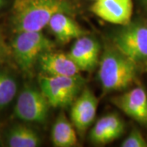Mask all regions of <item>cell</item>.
<instances>
[{
  "label": "cell",
  "mask_w": 147,
  "mask_h": 147,
  "mask_svg": "<svg viewBox=\"0 0 147 147\" xmlns=\"http://www.w3.org/2000/svg\"><path fill=\"white\" fill-rule=\"evenodd\" d=\"M73 7L68 0H23L14 3L12 25L17 33L42 31L58 12L71 14Z\"/></svg>",
  "instance_id": "cell-1"
},
{
  "label": "cell",
  "mask_w": 147,
  "mask_h": 147,
  "mask_svg": "<svg viewBox=\"0 0 147 147\" xmlns=\"http://www.w3.org/2000/svg\"><path fill=\"white\" fill-rule=\"evenodd\" d=\"M137 63L119 52L115 47L105 51L98 72L105 92L125 89L136 79Z\"/></svg>",
  "instance_id": "cell-2"
},
{
  "label": "cell",
  "mask_w": 147,
  "mask_h": 147,
  "mask_svg": "<svg viewBox=\"0 0 147 147\" xmlns=\"http://www.w3.org/2000/svg\"><path fill=\"white\" fill-rule=\"evenodd\" d=\"M54 43L42 31L17 33L11 44L14 58L24 72H30L42 53L53 50Z\"/></svg>",
  "instance_id": "cell-3"
},
{
  "label": "cell",
  "mask_w": 147,
  "mask_h": 147,
  "mask_svg": "<svg viewBox=\"0 0 147 147\" xmlns=\"http://www.w3.org/2000/svg\"><path fill=\"white\" fill-rule=\"evenodd\" d=\"M39 89L46 96L51 106L67 107L72 105L82 92L84 79L80 74L74 76L41 75L38 79Z\"/></svg>",
  "instance_id": "cell-4"
},
{
  "label": "cell",
  "mask_w": 147,
  "mask_h": 147,
  "mask_svg": "<svg viewBox=\"0 0 147 147\" xmlns=\"http://www.w3.org/2000/svg\"><path fill=\"white\" fill-rule=\"evenodd\" d=\"M115 47L136 63L147 61V26L138 23L123 26L114 37Z\"/></svg>",
  "instance_id": "cell-5"
},
{
  "label": "cell",
  "mask_w": 147,
  "mask_h": 147,
  "mask_svg": "<svg viewBox=\"0 0 147 147\" xmlns=\"http://www.w3.org/2000/svg\"><path fill=\"white\" fill-rule=\"evenodd\" d=\"M49 104L40 89L26 87L19 95L14 112L21 120L34 123H43L47 119Z\"/></svg>",
  "instance_id": "cell-6"
},
{
  "label": "cell",
  "mask_w": 147,
  "mask_h": 147,
  "mask_svg": "<svg viewBox=\"0 0 147 147\" xmlns=\"http://www.w3.org/2000/svg\"><path fill=\"white\" fill-rule=\"evenodd\" d=\"M70 119L76 130L84 132L93 123L98 107V99L93 92L86 88L72 103Z\"/></svg>",
  "instance_id": "cell-7"
},
{
  "label": "cell",
  "mask_w": 147,
  "mask_h": 147,
  "mask_svg": "<svg viewBox=\"0 0 147 147\" xmlns=\"http://www.w3.org/2000/svg\"><path fill=\"white\" fill-rule=\"evenodd\" d=\"M91 11L103 21L126 26L131 21L133 3L132 0H96Z\"/></svg>",
  "instance_id": "cell-8"
},
{
  "label": "cell",
  "mask_w": 147,
  "mask_h": 147,
  "mask_svg": "<svg viewBox=\"0 0 147 147\" xmlns=\"http://www.w3.org/2000/svg\"><path fill=\"white\" fill-rule=\"evenodd\" d=\"M112 102L124 114L142 125H147V92L137 87L115 96Z\"/></svg>",
  "instance_id": "cell-9"
},
{
  "label": "cell",
  "mask_w": 147,
  "mask_h": 147,
  "mask_svg": "<svg viewBox=\"0 0 147 147\" xmlns=\"http://www.w3.org/2000/svg\"><path fill=\"white\" fill-rule=\"evenodd\" d=\"M100 51V46L97 40L84 35L76 39L68 55L80 71H91L98 63Z\"/></svg>",
  "instance_id": "cell-10"
},
{
  "label": "cell",
  "mask_w": 147,
  "mask_h": 147,
  "mask_svg": "<svg viewBox=\"0 0 147 147\" xmlns=\"http://www.w3.org/2000/svg\"><path fill=\"white\" fill-rule=\"evenodd\" d=\"M42 71L50 76H74L80 74V69L68 54L53 50L42 53L38 59Z\"/></svg>",
  "instance_id": "cell-11"
},
{
  "label": "cell",
  "mask_w": 147,
  "mask_h": 147,
  "mask_svg": "<svg viewBox=\"0 0 147 147\" xmlns=\"http://www.w3.org/2000/svg\"><path fill=\"white\" fill-rule=\"evenodd\" d=\"M47 27L56 39L61 43H67L86 34L84 29L65 12L55 14L48 22Z\"/></svg>",
  "instance_id": "cell-12"
},
{
  "label": "cell",
  "mask_w": 147,
  "mask_h": 147,
  "mask_svg": "<svg viewBox=\"0 0 147 147\" xmlns=\"http://www.w3.org/2000/svg\"><path fill=\"white\" fill-rule=\"evenodd\" d=\"M75 127L65 114L61 113L53 124L52 141L54 146L72 147L77 146L78 140Z\"/></svg>",
  "instance_id": "cell-13"
},
{
  "label": "cell",
  "mask_w": 147,
  "mask_h": 147,
  "mask_svg": "<svg viewBox=\"0 0 147 147\" xmlns=\"http://www.w3.org/2000/svg\"><path fill=\"white\" fill-rule=\"evenodd\" d=\"M7 144L11 147H36L40 146L41 139L34 129L25 125H16L8 131Z\"/></svg>",
  "instance_id": "cell-14"
},
{
  "label": "cell",
  "mask_w": 147,
  "mask_h": 147,
  "mask_svg": "<svg viewBox=\"0 0 147 147\" xmlns=\"http://www.w3.org/2000/svg\"><path fill=\"white\" fill-rule=\"evenodd\" d=\"M17 84L10 74L0 71V108H3L14 99Z\"/></svg>",
  "instance_id": "cell-15"
},
{
  "label": "cell",
  "mask_w": 147,
  "mask_h": 147,
  "mask_svg": "<svg viewBox=\"0 0 147 147\" xmlns=\"http://www.w3.org/2000/svg\"><path fill=\"white\" fill-rule=\"evenodd\" d=\"M91 142L97 146H104L110 143L109 140V126L107 115L101 117L91 129L89 134Z\"/></svg>",
  "instance_id": "cell-16"
},
{
  "label": "cell",
  "mask_w": 147,
  "mask_h": 147,
  "mask_svg": "<svg viewBox=\"0 0 147 147\" xmlns=\"http://www.w3.org/2000/svg\"><path fill=\"white\" fill-rule=\"evenodd\" d=\"M122 147H147V142L137 128H133L126 139L122 142Z\"/></svg>",
  "instance_id": "cell-17"
},
{
  "label": "cell",
  "mask_w": 147,
  "mask_h": 147,
  "mask_svg": "<svg viewBox=\"0 0 147 147\" xmlns=\"http://www.w3.org/2000/svg\"><path fill=\"white\" fill-rule=\"evenodd\" d=\"M8 47H7L4 39L0 34V62H2L8 55Z\"/></svg>",
  "instance_id": "cell-18"
},
{
  "label": "cell",
  "mask_w": 147,
  "mask_h": 147,
  "mask_svg": "<svg viewBox=\"0 0 147 147\" xmlns=\"http://www.w3.org/2000/svg\"><path fill=\"white\" fill-rule=\"evenodd\" d=\"M4 5V0H0V8H2Z\"/></svg>",
  "instance_id": "cell-19"
},
{
  "label": "cell",
  "mask_w": 147,
  "mask_h": 147,
  "mask_svg": "<svg viewBox=\"0 0 147 147\" xmlns=\"http://www.w3.org/2000/svg\"><path fill=\"white\" fill-rule=\"evenodd\" d=\"M21 1H23V0H15V3H19V2H21Z\"/></svg>",
  "instance_id": "cell-20"
},
{
  "label": "cell",
  "mask_w": 147,
  "mask_h": 147,
  "mask_svg": "<svg viewBox=\"0 0 147 147\" xmlns=\"http://www.w3.org/2000/svg\"><path fill=\"white\" fill-rule=\"evenodd\" d=\"M142 1H143V2H144V3L147 6V0H142Z\"/></svg>",
  "instance_id": "cell-21"
},
{
  "label": "cell",
  "mask_w": 147,
  "mask_h": 147,
  "mask_svg": "<svg viewBox=\"0 0 147 147\" xmlns=\"http://www.w3.org/2000/svg\"><path fill=\"white\" fill-rule=\"evenodd\" d=\"M146 26H147V24H146Z\"/></svg>",
  "instance_id": "cell-22"
}]
</instances>
